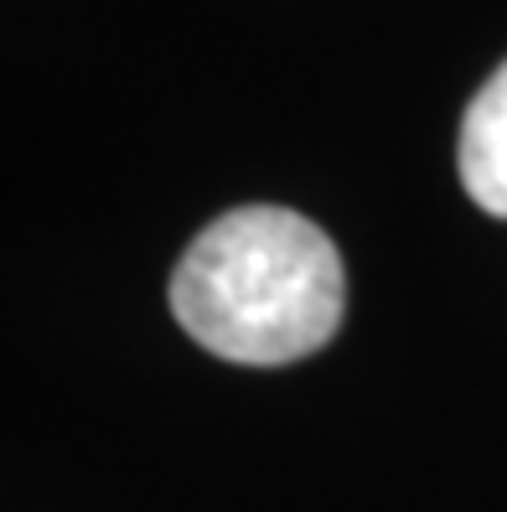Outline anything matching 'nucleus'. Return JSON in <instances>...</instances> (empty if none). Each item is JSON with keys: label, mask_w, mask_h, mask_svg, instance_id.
<instances>
[{"label": "nucleus", "mask_w": 507, "mask_h": 512, "mask_svg": "<svg viewBox=\"0 0 507 512\" xmlns=\"http://www.w3.org/2000/svg\"><path fill=\"white\" fill-rule=\"evenodd\" d=\"M461 187L492 218H507V63L476 88V99L461 114L456 145Z\"/></svg>", "instance_id": "obj_2"}, {"label": "nucleus", "mask_w": 507, "mask_h": 512, "mask_svg": "<svg viewBox=\"0 0 507 512\" xmlns=\"http://www.w3.org/2000/svg\"><path fill=\"white\" fill-rule=\"evenodd\" d=\"M171 316L223 363H301L337 337L347 269L311 218L270 202L233 207L187 244L171 275Z\"/></svg>", "instance_id": "obj_1"}]
</instances>
